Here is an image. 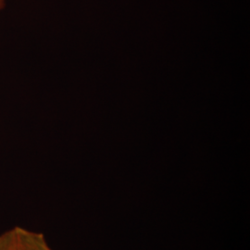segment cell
I'll use <instances>...</instances> for the list:
<instances>
[{
  "label": "cell",
  "mask_w": 250,
  "mask_h": 250,
  "mask_svg": "<svg viewBox=\"0 0 250 250\" xmlns=\"http://www.w3.org/2000/svg\"><path fill=\"white\" fill-rule=\"evenodd\" d=\"M0 250H54L42 232L14 226L0 234Z\"/></svg>",
  "instance_id": "obj_1"
},
{
  "label": "cell",
  "mask_w": 250,
  "mask_h": 250,
  "mask_svg": "<svg viewBox=\"0 0 250 250\" xmlns=\"http://www.w3.org/2000/svg\"><path fill=\"white\" fill-rule=\"evenodd\" d=\"M5 4H6V3H5V0H0V11L4 9Z\"/></svg>",
  "instance_id": "obj_2"
}]
</instances>
